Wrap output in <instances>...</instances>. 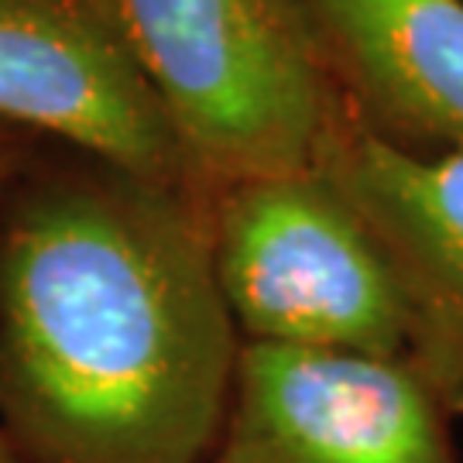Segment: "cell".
I'll list each match as a JSON object with an SVG mask.
<instances>
[{"label": "cell", "mask_w": 463, "mask_h": 463, "mask_svg": "<svg viewBox=\"0 0 463 463\" xmlns=\"http://www.w3.org/2000/svg\"><path fill=\"white\" fill-rule=\"evenodd\" d=\"M241 333L206 206L114 168L28 185L0 231V419L34 463H206Z\"/></svg>", "instance_id": "obj_1"}, {"label": "cell", "mask_w": 463, "mask_h": 463, "mask_svg": "<svg viewBox=\"0 0 463 463\" xmlns=\"http://www.w3.org/2000/svg\"><path fill=\"white\" fill-rule=\"evenodd\" d=\"M183 145L199 199L316 165L340 90L296 0H97Z\"/></svg>", "instance_id": "obj_2"}, {"label": "cell", "mask_w": 463, "mask_h": 463, "mask_svg": "<svg viewBox=\"0 0 463 463\" xmlns=\"http://www.w3.org/2000/svg\"><path fill=\"white\" fill-rule=\"evenodd\" d=\"M220 296L244 344L409 361V309L392 268L316 168L210 196Z\"/></svg>", "instance_id": "obj_3"}, {"label": "cell", "mask_w": 463, "mask_h": 463, "mask_svg": "<svg viewBox=\"0 0 463 463\" xmlns=\"http://www.w3.org/2000/svg\"><path fill=\"white\" fill-rule=\"evenodd\" d=\"M206 463H460L449 412L409 361L241 344Z\"/></svg>", "instance_id": "obj_4"}, {"label": "cell", "mask_w": 463, "mask_h": 463, "mask_svg": "<svg viewBox=\"0 0 463 463\" xmlns=\"http://www.w3.org/2000/svg\"><path fill=\"white\" fill-rule=\"evenodd\" d=\"M0 124L199 199L162 103L97 0H0Z\"/></svg>", "instance_id": "obj_5"}, {"label": "cell", "mask_w": 463, "mask_h": 463, "mask_svg": "<svg viewBox=\"0 0 463 463\" xmlns=\"http://www.w3.org/2000/svg\"><path fill=\"white\" fill-rule=\"evenodd\" d=\"M313 168L361 216L395 275L409 364L449 419L463 415V148H398L336 97Z\"/></svg>", "instance_id": "obj_6"}, {"label": "cell", "mask_w": 463, "mask_h": 463, "mask_svg": "<svg viewBox=\"0 0 463 463\" xmlns=\"http://www.w3.org/2000/svg\"><path fill=\"white\" fill-rule=\"evenodd\" d=\"M333 86L409 151L463 148V0H296Z\"/></svg>", "instance_id": "obj_7"}, {"label": "cell", "mask_w": 463, "mask_h": 463, "mask_svg": "<svg viewBox=\"0 0 463 463\" xmlns=\"http://www.w3.org/2000/svg\"><path fill=\"white\" fill-rule=\"evenodd\" d=\"M17 165H21V145L14 134L0 131V189L14 179Z\"/></svg>", "instance_id": "obj_8"}, {"label": "cell", "mask_w": 463, "mask_h": 463, "mask_svg": "<svg viewBox=\"0 0 463 463\" xmlns=\"http://www.w3.org/2000/svg\"><path fill=\"white\" fill-rule=\"evenodd\" d=\"M0 463H28L21 447H17L11 436H4V432H0Z\"/></svg>", "instance_id": "obj_9"}]
</instances>
